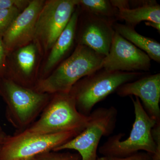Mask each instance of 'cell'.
Returning <instances> with one entry per match:
<instances>
[{"mask_svg":"<svg viewBox=\"0 0 160 160\" xmlns=\"http://www.w3.org/2000/svg\"><path fill=\"white\" fill-rule=\"evenodd\" d=\"M105 57L87 46L78 45L51 74L38 82L34 90L49 94L69 92L81 79L102 69Z\"/></svg>","mask_w":160,"mask_h":160,"instance_id":"6da1fadb","label":"cell"},{"mask_svg":"<svg viewBox=\"0 0 160 160\" xmlns=\"http://www.w3.org/2000/svg\"><path fill=\"white\" fill-rule=\"evenodd\" d=\"M39 118L22 132L29 134H50L66 132H81L89 116L80 113L70 92L54 93Z\"/></svg>","mask_w":160,"mask_h":160,"instance_id":"7a4b0ae2","label":"cell"},{"mask_svg":"<svg viewBox=\"0 0 160 160\" xmlns=\"http://www.w3.org/2000/svg\"><path fill=\"white\" fill-rule=\"evenodd\" d=\"M0 96L6 104L7 120L20 132L34 122L49 101V94L22 86L5 77L0 79Z\"/></svg>","mask_w":160,"mask_h":160,"instance_id":"3957f363","label":"cell"},{"mask_svg":"<svg viewBox=\"0 0 160 160\" xmlns=\"http://www.w3.org/2000/svg\"><path fill=\"white\" fill-rule=\"evenodd\" d=\"M131 98L135 118L130 134L122 141L121 139L125 135L124 133H118L110 137L99 148V152L103 156L125 158L140 151L152 155L157 151L152 134V130L157 122L147 114L138 98Z\"/></svg>","mask_w":160,"mask_h":160,"instance_id":"277c9868","label":"cell"},{"mask_svg":"<svg viewBox=\"0 0 160 160\" xmlns=\"http://www.w3.org/2000/svg\"><path fill=\"white\" fill-rule=\"evenodd\" d=\"M145 75L144 72L110 71L101 69L76 83L69 92L80 113L88 116L94 106L126 83Z\"/></svg>","mask_w":160,"mask_h":160,"instance_id":"5b68a950","label":"cell"},{"mask_svg":"<svg viewBox=\"0 0 160 160\" xmlns=\"http://www.w3.org/2000/svg\"><path fill=\"white\" fill-rule=\"evenodd\" d=\"M118 110L114 106L101 107L92 111L87 126L81 132L67 142L52 151L74 150L82 160H97L98 146L103 136L113 132L117 120Z\"/></svg>","mask_w":160,"mask_h":160,"instance_id":"8992f818","label":"cell"},{"mask_svg":"<svg viewBox=\"0 0 160 160\" xmlns=\"http://www.w3.org/2000/svg\"><path fill=\"white\" fill-rule=\"evenodd\" d=\"M80 132L29 134L22 132L8 136L1 151V160H29L67 142Z\"/></svg>","mask_w":160,"mask_h":160,"instance_id":"52a82bcc","label":"cell"},{"mask_svg":"<svg viewBox=\"0 0 160 160\" xmlns=\"http://www.w3.org/2000/svg\"><path fill=\"white\" fill-rule=\"evenodd\" d=\"M77 6V0H51L44 3L38 16L33 40L45 50L51 49Z\"/></svg>","mask_w":160,"mask_h":160,"instance_id":"ba28073f","label":"cell"},{"mask_svg":"<svg viewBox=\"0 0 160 160\" xmlns=\"http://www.w3.org/2000/svg\"><path fill=\"white\" fill-rule=\"evenodd\" d=\"M151 61L146 52L115 31L102 68L110 71L144 72L150 70Z\"/></svg>","mask_w":160,"mask_h":160,"instance_id":"9c48e42d","label":"cell"},{"mask_svg":"<svg viewBox=\"0 0 160 160\" xmlns=\"http://www.w3.org/2000/svg\"><path fill=\"white\" fill-rule=\"evenodd\" d=\"M79 15L76 38L78 45L89 47L106 57L109 53L115 31L110 21L82 11Z\"/></svg>","mask_w":160,"mask_h":160,"instance_id":"30bf717a","label":"cell"},{"mask_svg":"<svg viewBox=\"0 0 160 160\" xmlns=\"http://www.w3.org/2000/svg\"><path fill=\"white\" fill-rule=\"evenodd\" d=\"M116 92L122 97L135 96L138 98L147 114L157 123H160V73L144 75L125 83Z\"/></svg>","mask_w":160,"mask_h":160,"instance_id":"8fae6325","label":"cell"},{"mask_svg":"<svg viewBox=\"0 0 160 160\" xmlns=\"http://www.w3.org/2000/svg\"><path fill=\"white\" fill-rule=\"evenodd\" d=\"M44 3L41 0L29 2L3 34V41L8 53L33 40L38 16Z\"/></svg>","mask_w":160,"mask_h":160,"instance_id":"7c38bea8","label":"cell"},{"mask_svg":"<svg viewBox=\"0 0 160 160\" xmlns=\"http://www.w3.org/2000/svg\"><path fill=\"white\" fill-rule=\"evenodd\" d=\"M76 8L69 23L52 47L45 64L44 71L48 72L64 58L74 44L78 18L80 13L78 6Z\"/></svg>","mask_w":160,"mask_h":160,"instance_id":"4fadbf2b","label":"cell"},{"mask_svg":"<svg viewBox=\"0 0 160 160\" xmlns=\"http://www.w3.org/2000/svg\"><path fill=\"white\" fill-rule=\"evenodd\" d=\"M115 31L146 52L148 56L157 62H160V44L153 39L144 36L136 31L134 28L126 24L117 22L113 25Z\"/></svg>","mask_w":160,"mask_h":160,"instance_id":"5bb4252c","label":"cell"},{"mask_svg":"<svg viewBox=\"0 0 160 160\" xmlns=\"http://www.w3.org/2000/svg\"><path fill=\"white\" fill-rule=\"evenodd\" d=\"M119 20L134 28L143 21L160 23V6L156 1L143 6L119 10Z\"/></svg>","mask_w":160,"mask_h":160,"instance_id":"9a60e30c","label":"cell"},{"mask_svg":"<svg viewBox=\"0 0 160 160\" xmlns=\"http://www.w3.org/2000/svg\"><path fill=\"white\" fill-rule=\"evenodd\" d=\"M81 10L106 19L115 24L118 18L119 10L112 6L110 0H77Z\"/></svg>","mask_w":160,"mask_h":160,"instance_id":"2e32d148","label":"cell"},{"mask_svg":"<svg viewBox=\"0 0 160 160\" xmlns=\"http://www.w3.org/2000/svg\"><path fill=\"white\" fill-rule=\"evenodd\" d=\"M16 53L17 63L25 78L31 77L35 64L37 46L33 43L20 47Z\"/></svg>","mask_w":160,"mask_h":160,"instance_id":"e0dca14e","label":"cell"},{"mask_svg":"<svg viewBox=\"0 0 160 160\" xmlns=\"http://www.w3.org/2000/svg\"><path fill=\"white\" fill-rule=\"evenodd\" d=\"M20 12L17 8L0 9V34L3 35Z\"/></svg>","mask_w":160,"mask_h":160,"instance_id":"ac0fdd59","label":"cell"},{"mask_svg":"<svg viewBox=\"0 0 160 160\" xmlns=\"http://www.w3.org/2000/svg\"><path fill=\"white\" fill-rule=\"evenodd\" d=\"M37 160H82L78 153L61 152V151H50L42 153L35 157Z\"/></svg>","mask_w":160,"mask_h":160,"instance_id":"d6986e66","label":"cell"},{"mask_svg":"<svg viewBox=\"0 0 160 160\" xmlns=\"http://www.w3.org/2000/svg\"><path fill=\"white\" fill-rule=\"evenodd\" d=\"M29 1L23 0H0V9H9L17 8L20 9L27 6Z\"/></svg>","mask_w":160,"mask_h":160,"instance_id":"ffe728a7","label":"cell"},{"mask_svg":"<svg viewBox=\"0 0 160 160\" xmlns=\"http://www.w3.org/2000/svg\"><path fill=\"white\" fill-rule=\"evenodd\" d=\"M108 160H153L152 155L146 152H138L125 158L107 157Z\"/></svg>","mask_w":160,"mask_h":160,"instance_id":"44dd1931","label":"cell"},{"mask_svg":"<svg viewBox=\"0 0 160 160\" xmlns=\"http://www.w3.org/2000/svg\"><path fill=\"white\" fill-rule=\"evenodd\" d=\"M152 134L156 145L157 151L152 155L153 160H160V123H157L152 130Z\"/></svg>","mask_w":160,"mask_h":160,"instance_id":"7402d4cb","label":"cell"},{"mask_svg":"<svg viewBox=\"0 0 160 160\" xmlns=\"http://www.w3.org/2000/svg\"><path fill=\"white\" fill-rule=\"evenodd\" d=\"M8 53L3 42L2 36L0 34V79L4 77V69Z\"/></svg>","mask_w":160,"mask_h":160,"instance_id":"603a6c76","label":"cell"},{"mask_svg":"<svg viewBox=\"0 0 160 160\" xmlns=\"http://www.w3.org/2000/svg\"><path fill=\"white\" fill-rule=\"evenodd\" d=\"M112 6L118 10L130 9L129 1L126 0H110Z\"/></svg>","mask_w":160,"mask_h":160,"instance_id":"cb8c5ba5","label":"cell"},{"mask_svg":"<svg viewBox=\"0 0 160 160\" xmlns=\"http://www.w3.org/2000/svg\"><path fill=\"white\" fill-rule=\"evenodd\" d=\"M2 127L0 126V155L5 141L8 137Z\"/></svg>","mask_w":160,"mask_h":160,"instance_id":"d4e9b609","label":"cell"},{"mask_svg":"<svg viewBox=\"0 0 160 160\" xmlns=\"http://www.w3.org/2000/svg\"><path fill=\"white\" fill-rule=\"evenodd\" d=\"M145 24L146 26L152 27L154 29H156L158 32L159 33L160 32V23L154 22H145Z\"/></svg>","mask_w":160,"mask_h":160,"instance_id":"484cf974","label":"cell"},{"mask_svg":"<svg viewBox=\"0 0 160 160\" xmlns=\"http://www.w3.org/2000/svg\"><path fill=\"white\" fill-rule=\"evenodd\" d=\"M97 160H108V158L106 157L102 156V157H98Z\"/></svg>","mask_w":160,"mask_h":160,"instance_id":"4316f807","label":"cell"},{"mask_svg":"<svg viewBox=\"0 0 160 160\" xmlns=\"http://www.w3.org/2000/svg\"><path fill=\"white\" fill-rule=\"evenodd\" d=\"M29 160H37L35 158H32L31 159Z\"/></svg>","mask_w":160,"mask_h":160,"instance_id":"83f0119b","label":"cell"},{"mask_svg":"<svg viewBox=\"0 0 160 160\" xmlns=\"http://www.w3.org/2000/svg\"></svg>","mask_w":160,"mask_h":160,"instance_id":"f1b7e54d","label":"cell"}]
</instances>
